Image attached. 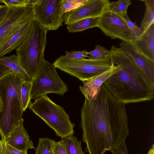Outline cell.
<instances>
[{
    "label": "cell",
    "mask_w": 154,
    "mask_h": 154,
    "mask_svg": "<svg viewBox=\"0 0 154 154\" xmlns=\"http://www.w3.org/2000/svg\"><path fill=\"white\" fill-rule=\"evenodd\" d=\"M32 20L27 23L14 32L0 46V57L16 49L24 39Z\"/></svg>",
    "instance_id": "16"
},
{
    "label": "cell",
    "mask_w": 154,
    "mask_h": 154,
    "mask_svg": "<svg viewBox=\"0 0 154 154\" xmlns=\"http://www.w3.org/2000/svg\"><path fill=\"white\" fill-rule=\"evenodd\" d=\"M47 30L33 19L24 39L16 49L23 68L33 78L45 59Z\"/></svg>",
    "instance_id": "4"
},
{
    "label": "cell",
    "mask_w": 154,
    "mask_h": 154,
    "mask_svg": "<svg viewBox=\"0 0 154 154\" xmlns=\"http://www.w3.org/2000/svg\"><path fill=\"white\" fill-rule=\"evenodd\" d=\"M97 27L112 39L118 38L131 44L135 39L124 17L109 11L99 17Z\"/></svg>",
    "instance_id": "10"
},
{
    "label": "cell",
    "mask_w": 154,
    "mask_h": 154,
    "mask_svg": "<svg viewBox=\"0 0 154 154\" xmlns=\"http://www.w3.org/2000/svg\"><path fill=\"white\" fill-rule=\"evenodd\" d=\"M0 64L9 69L13 73L22 76L26 80H31L32 79L30 76L22 66L20 58L17 55L13 54L8 57L3 56L0 57Z\"/></svg>",
    "instance_id": "17"
},
{
    "label": "cell",
    "mask_w": 154,
    "mask_h": 154,
    "mask_svg": "<svg viewBox=\"0 0 154 154\" xmlns=\"http://www.w3.org/2000/svg\"><path fill=\"white\" fill-rule=\"evenodd\" d=\"M109 56L112 62L119 69L103 84L118 101L125 104L154 99V85L123 49L113 45Z\"/></svg>",
    "instance_id": "2"
},
{
    "label": "cell",
    "mask_w": 154,
    "mask_h": 154,
    "mask_svg": "<svg viewBox=\"0 0 154 154\" xmlns=\"http://www.w3.org/2000/svg\"><path fill=\"white\" fill-rule=\"evenodd\" d=\"M56 68L53 63L44 60L35 76L31 80V99L35 100L49 93L63 96L67 91V85L60 78Z\"/></svg>",
    "instance_id": "7"
},
{
    "label": "cell",
    "mask_w": 154,
    "mask_h": 154,
    "mask_svg": "<svg viewBox=\"0 0 154 154\" xmlns=\"http://www.w3.org/2000/svg\"><path fill=\"white\" fill-rule=\"evenodd\" d=\"M58 68L83 82L94 78L110 69L113 64L110 56L105 59L94 60L84 58L77 60L59 57L53 63Z\"/></svg>",
    "instance_id": "6"
},
{
    "label": "cell",
    "mask_w": 154,
    "mask_h": 154,
    "mask_svg": "<svg viewBox=\"0 0 154 154\" xmlns=\"http://www.w3.org/2000/svg\"><path fill=\"white\" fill-rule=\"evenodd\" d=\"M108 0H87L84 4L64 14V24L68 25L79 20L100 17L108 11Z\"/></svg>",
    "instance_id": "11"
},
{
    "label": "cell",
    "mask_w": 154,
    "mask_h": 154,
    "mask_svg": "<svg viewBox=\"0 0 154 154\" xmlns=\"http://www.w3.org/2000/svg\"><path fill=\"white\" fill-rule=\"evenodd\" d=\"M147 154H154V145H152V147L149 149Z\"/></svg>",
    "instance_id": "34"
},
{
    "label": "cell",
    "mask_w": 154,
    "mask_h": 154,
    "mask_svg": "<svg viewBox=\"0 0 154 154\" xmlns=\"http://www.w3.org/2000/svg\"><path fill=\"white\" fill-rule=\"evenodd\" d=\"M2 145V154H27V152L18 150L7 143L5 140H1Z\"/></svg>",
    "instance_id": "29"
},
{
    "label": "cell",
    "mask_w": 154,
    "mask_h": 154,
    "mask_svg": "<svg viewBox=\"0 0 154 154\" xmlns=\"http://www.w3.org/2000/svg\"><path fill=\"white\" fill-rule=\"evenodd\" d=\"M111 152L112 154H128L125 140L122 141L116 148Z\"/></svg>",
    "instance_id": "31"
},
{
    "label": "cell",
    "mask_w": 154,
    "mask_h": 154,
    "mask_svg": "<svg viewBox=\"0 0 154 154\" xmlns=\"http://www.w3.org/2000/svg\"><path fill=\"white\" fill-rule=\"evenodd\" d=\"M53 140L48 138H40L37 146L35 148V154H52Z\"/></svg>",
    "instance_id": "24"
},
{
    "label": "cell",
    "mask_w": 154,
    "mask_h": 154,
    "mask_svg": "<svg viewBox=\"0 0 154 154\" xmlns=\"http://www.w3.org/2000/svg\"><path fill=\"white\" fill-rule=\"evenodd\" d=\"M31 86V80H24L21 84V96L23 112L32 103L30 94Z\"/></svg>",
    "instance_id": "22"
},
{
    "label": "cell",
    "mask_w": 154,
    "mask_h": 154,
    "mask_svg": "<svg viewBox=\"0 0 154 154\" xmlns=\"http://www.w3.org/2000/svg\"><path fill=\"white\" fill-rule=\"evenodd\" d=\"M0 2L4 3L8 7H24L30 3L29 0H1Z\"/></svg>",
    "instance_id": "28"
},
{
    "label": "cell",
    "mask_w": 154,
    "mask_h": 154,
    "mask_svg": "<svg viewBox=\"0 0 154 154\" xmlns=\"http://www.w3.org/2000/svg\"><path fill=\"white\" fill-rule=\"evenodd\" d=\"M52 154H67L61 140L56 142L53 140L52 144Z\"/></svg>",
    "instance_id": "30"
},
{
    "label": "cell",
    "mask_w": 154,
    "mask_h": 154,
    "mask_svg": "<svg viewBox=\"0 0 154 154\" xmlns=\"http://www.w3.org/2000/svg\"><path fill=\"white\" fill-rule=\"evenodd\" d=\"M22 119L18 125L9 134L5 141L14 148L27 152L29 149L34 148L33 143L23 125Z\"/></svg>",
    "instance_id": "13"
},
{
    "label": "cell",
    "mask_w": 154,
    "mask_h": 154,
    "mask_svg": "<svg viewBox=\"0 0 154 154\" xmlns=\"http://www.w3.org/2000/svg\"><path fill=\"white\" fill-rule=\"evenodd\" d=\"M125 104L118 101L104 85L81 110L82 140L89 154H104L125 140L129 134Z\"/></svg>",
    "instance_id": "1"
},
{
    "label": "cell",
    "mask_w": 154,
    "mask_h": 154,
    "mask_svg": "<svg viewBox=\"0 0 154 154\" xmlns=\"http://www.w3.org/2000/svg\"><path fill=\"white\" fill-rule=\"evenodd\" d=\"M131 4V2L130 0L109 2L108 11L124 17L127 15L128 6Z\"/></svg>",
    "instance_id": "21"
},
{
    "label": "cell",
    "mask_w": 154,
    "mask_h": 154,
    "mask_svg": "<svg viewBox=\"0 0 154 154\" xmlns=\"http://www.w3.org/2000/svg\"><path fill=\"white\" fill-rule=\"evenodd\" d=\"M67 154H84L82 150L81 142L76 137L70 135L62 138L61 140Z\"/></svg>",
    "instance_id": "19"
},
{
    "label": "cell",
    "mask_w": 154,
    "mask_h": 154,
    "mask_svg": "<svg viewBox=\"0 0 154 154\" xmlns=\"http://www.w3.org/2000/svg\"><path fill=\"white\" fill-rule=\"evenodd\" d=\"M146 8L144 16L141 23L140 27L146 31L149 26L154 24V0H142Z\"/></svg>",
    "instance_id": "20"
},
{
    "label": "cell",
    "mask_w": 154,
    "mask_h": 154,
    "mask_svg": "<svg viewBox=\"0 0 154 154\" xmlns=\"http://www.w3.org/2000/svg\"><path fill=\"white\" fill-rule=\"evenodd\" d=\"M61 138L73 135L75 126L62 107L52 101L46 95L36 100L29 107Z\"/></svg>",
    "instance_id": "5"
},
{
    "label": "cell",
    "mask_w": 154,
    "mask_h": 154,
    "mask_svg": "<svg viewBox=\"0 0 154 154\" xmlns=\"http://www.w3.org/2000/svg\"><path fill=\"white\" fill-rule=\"evenodd\" d=\"M13 72L9 69L0 64V80L6 75Z\"/></svg>",
    "instance_id": "32"
},
{
    "label": "cell",
    "mask_w": 154,
    "mask_h": 154,
    "mask_svg": "<svg viewBox=\"0 0 154 154\" xmlns=\"http://www.w3.org/2000/svg\"><path fill=\"white\" fill-rule=\"evenodd\" d=\"M2 145L1 140H0V154H2Z\"/></svg>",
    "instance_id": "36"
},
{
    "label": "cell",
    "mask_w": 154,
    "mask_h": 154,
    "mask_svg": "<svg viewBox=\"0 0 154 154\" xmlns=\"http://www.w3.org/2000/svg\"><path fill=\"white\" fill-rule=\"evenodd\" d=\"M0 23V46L14 32L34 19L33 5L24 7H9Z\"/></svg>",
    "instance_id": "9"
},
{
    "label": "cell",
    "mask_w": 154,
    "mask_h": 154,
    "mask_svg": "<svg viewBox=\"0 0 154 154\" xmlns=\"http://www.w3.org/2000/svg\"><path fill=\"white\" fill-rule=\"evenodd\" d=\"M24 80L22 76L13 72L0 80V96L3 105L0 112L1 140H5L22 119L21 85Z\"/></svg>",
    "instance_id": "3"
},
{
    "label": "cell",
    "mask_w": 154,
    "mask_h": 154,
    "mask_svg": "<svg viewBox=\"0 0 154 154\" xmlns=\"http://www.w3.org/2000/svg\"><path fill=\"white\" fill-rule=\"evenodd\" d=\"M88 51L84 50L81 51H66V54L63 55L66 59L70 60H77L85 58L86 57H89L87 54Z\"/></svg>",
    "instance_id": "26"
},
{
    "label": "cell",
    "mask_w": 154,
    "mask_h": 154,
    "mask_svg": "<svg viewBox=\"0 0 154 154\" xmlns=\"http://www.w3.org/2000/svg\"><path fill=\"white\" fill-rule=\"evenodd\" d=\"M61 0H36L33 5L34 19L47 31L63 26L64 14L60 16Z\"/></svg>",
    "instance_id": "8"
},
{
    "label": "cell",
    "mask_w": 154,
    "mask_h": 154,
    "mask_svg": "<svg viewBox=\"0 0 154 154\" xmlns=\"http://www.w3.org/2000/svg\"><path fill=\"white\" fill-rule=\"evenodd\" d=\"M87 54L89 56V58L90 59H103L109 56V50L102 46L97 45L94 50L88 52Z\"/></svg>",
    "instance_id": "25"
},
{
    "label": "cell",
    "mask_w": 154,
    "mask_h": 154,
    "mask_svg": "<svg viewBox=\"0 0 154 154\" xmlns=\"http://www.w3.org/2000/svg\"><path fill=\"white\" fill-rule=\"evenodd\" d=\"M112 64V67L106 72L89 80L83 82V85L80 86L79 88L85 98L91 99L94 98L98 93L101 85L105 81L118 70L119 67Z\"/></svg>",
    "instance_id": "14"
},
{
    "label": "cell",
    "mask_w": 154,
    "mask_h": 154,
    "mask_svg": "<svg viewBox=\"0 0 154 154\" xmlns=\"http://www.w3.org/2000/svg\"><path fill=\"white\" fill-rule=\"evenodd\" d=\"M119 45L143 70L151 82L154 85V61L140 53L131 44L124 42Z\"/></svg>",
    "instance_id": "12"
},
{
    "label": "cell",
    "mask_w": 154,
    "mask_h": 154,
    "mask_svg": "<svg viewBox=\"0 0 154 154\" xmlns=\"http://www.w3.org/2000/svg\"><path fill=\"white\" fill-rule=\"evenodd\" d=\"M3 105L1 98L0 96V112H1L3 109Z\"/></svg>",
    "instance_id": "35"
},
{
    "label": "cell",
    "mask_w": 154,
    "mask_h": 154,
    "mask_svg": "<svg viewBox=\"0 0 154 154\" xmlns=\"http://www.w3.org/2000/svg\"><path fill=\"white\" fill-rule=\"evenodd\" d=\"M8 8V7L5 5H0V23L5 16Z\"/></svg>",
    "instance_id": "33"
},
{
    "label": "cell",
    "mask_w": 154,
    "mask_h": 154,
    "mask_svg": "<svg viewBox=\"0 0 154 154\" xmlns=\"http://www.w3.org/2000/svg\"><path fill=\"white\" fill-rule=\"evenodd\" d=\"M99 17L89 18L79 20L67 25L66 28L69 32H75L97 27Z\"/></svg>",
    "instance_id": "18"
},
{
    "label": "cell",
    "mask_w": 154,
    "mask_h": 154,
    "mask_svg": "<svg viewBox=\"0 0 154 154\" xmlns=\"http://www.w3.org/2000/svg\"><path fill=\"white\" fill-rule=\"evenodd\" d=\"M127 25L133 33L135 38L141 35L144 32L140 27L138 26L135 23L133 22L128 14L124 17Z\"/></svg>",
    "instance_id": "27"
},
{
    "label": "cell",
    "mask_w": 154,
    "mask_h": 154,
    "mask_svg": "<svg viewBox=\"0 0 154 154\" xmlns=\"http://www.w3.org/2000/svg\"><path fill=\"white\" fill-rule=\"evenodd\" d=\"M131 44L138 52L154 61V24L136 38Z\"/></svg>",
    "instance_id": "15"
},
{
    "label": "cell",
    "mask_w": 154,
    "mask_h": 154,
    "mask_svg": "<svg viewBox=\"0 0 154 154\" xmlns=\"http://www.w3.org/2000/svg\"><path fill=\"white\" fill-rule=\"evenodd\" d=\"M87 0H61L60 16L72 11L84 4Z\"/></svg>",
    "instance_id": "23"
}]
</instances>
